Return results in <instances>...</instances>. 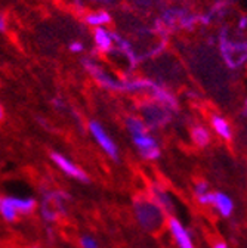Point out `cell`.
<instances>
[{
  "label": "cell",
  "instance_id": "6da1fadb",
  "mask_svg": "<svg viewBox=\"0 0 247 248\" xmlns=\"http://www.w3.org/2000/svg\"><path fill=\"white\" fill-rule=\"evenodd\" d=\"M133 213L139 226L148 232H157L165 225L166 213L151 197H136L133 200Z\"/></svg>",
  "mask_w": 247,
  "mask_h": 248
},
{
  "label": "cell",
  "instance_id": "7a4b0ae2",
  "mask_svg": "<svg viewBox=\"0 0 247 248\" xmlns=\"http://www.w3.org/2000/svg\"><path fill=\"white\" fill-rule=\"evenodd\" d=\"M36 208H37V201L33 197H16V195L0 197V217L8 223L16 222L19 216L33 214Z\"/></svg>",
  "mask_w": 247,
  "mask_h": 248
},
{
  "label": "cell",
  "instance_id": "3957f363",
  "mask_svg": "<svg viewBox=\"0 0 247 248\" xmlns=\"http://www.w3.org/2000/svg\"><path fill=\"white\" fill-rule=\"evenodd\" d=\"M87 129H89L92 138L95 139V142L104 151L107 157H110L113 161H118V146L113 140V138L108 135V132L104 129L102 124L97 120H90L87 123Z\"/></svg>",
  "mask_w": 247,
  "mask_h": 248
},
{
  "label": "cell",
  "instance_id": "277c9868",
  "mask_svg": "<svg viewBox=\"0 0 247 248\" xmlns=\"http://www.w3.org/2000/svg\"><path fill=\"white\" fill-rule=\"evenodd\" d=\"M82 64L84 67L86 71H89L97 80V83L102 87H105L107 90H113V92H125V81L115 80L114 77H111L110 74H107L98 64H95L92 59H83Z\"/></svg>",
  "mask_w": 247,
  "mask_h": 248
},
{
  "label": "cell",
  "instance_id": "5b68a950",
  "mask_svg": "<svg viewBox=\"0 0 247 248\" xmlns=\"http://www.w3.org/2000/svg\"><path fill=\"white\" fill-rule=\"evenodd\" d=\"M142 114H144V121L148 126V129H160L170 121L172 118V112L170 109H167L166 107L160 105V104H148L144 105L142 108Z\"/></svg>",
  "mask_w": 247,
  "mask_h": 248
},
{
  "label": "cell",
  "instance_id": "8992f818",
  "mask_svg": "<svg viewBox=\"0 0 247 248\" xmlns=\"http://www.w3.org/2000/svg\"><path fill=\"white\" fill-rule=\"evenodd\" d=\"M50 160H52V163H53L61 171H63L66 176H68L70 179H74V180L83 182V183H87V182H89L87 173H86L83 169H80L74 161H71L68 157H66L64 154L53 151V152H50Z\"/></svg>",
  "mask_w": 247,
  "mask_h": 248
},
{
  "label": "cell",
  "instance_id": "52a82bcc",
  "mask_svg": "<svg viewBox=\"0 0 247 248\" xmlns=\"http://www.w3.org/2000/svg\"><path fill=\"white\" fill-rule=\"evenodd\" d=\"M197 202L201 204V205H212V207H214V210L218 211L222 217H230L232 214V211H234V201H232V198L228 194L219 192V191H216V192L210 191L203 198H200Z\"/></svg>",
  "mask_w": 247,
  "mask_h": 248
},
{
  "label": "cell",
  "instance_id": "ba28073f",
  "mask_svg": "<svg viewBox=\"0 0 247 248\" xmlns=\"http://www.w3.org/2000/svg\"><path fill=\"white\" fill-rule=\"evenodd\" d=\"M133 145L136 146L139 155L147 160V161H156L162 157V149L157 143V140L152 136H149L148 133L144 135H138V136H132Z\"/></svg>",
  "mask_w": 247,
  "mask_h": 248
},
{
  "label": "cell",
  "instance_id": "9c48e42d",
  "mask_svg": "<svg viewBox=\"0 0 247 248\" xmlns=\"http://www.w3.org/2000/svg\"><path fill=\"white\" fill-rule=\"evenodd\" d=\"M221 49H222L227 64L232 68L241 65V62L247 59V42L231 43L225 37H221Z\"/></svg>",
  "mask_w": 247,
  "mask_h": 248
},
{
  "label": "cell",
  "instance_id": "30bf717a",
  "mask_svg": "<svg viewBox=\"0 0 247 248\" xmlns=\"http://www.w3.org/2000/svg\"><path fill=\"white\" fill-rule=\"evenodd\" d=\"M167 228H169V232L173 236V241L176 242L178 248H196L188 229L181 223L179 219L170 216L167 220Z\"/></svg>",
  "mask_w": 247,
  "mask_h": 248
},
{
  "label": "cell",
  "instance_id": "8fae6325",
  "mask_svg": "<svg viewBox=\"0 0 247 248\" xmlns=\"http://www.w3.org/2000/svg\"><path fill=\"white\" fill-rule=\"evenodd\" d=\"M68 200H70V195L63 189H48L46 192H43V198H42V201H46L48 204H50L59 213V216L67 214L66 204Z\"/></svg>",
  "mask_w": 247,
  "mask_h": 248
},
{
  "label": "cell",
  "instance_id": "7c38bea8",
  "mask_svg": "<svg viewBox=\"0 0 247 248\" xmlns=\"http://www.w3.org/2000/svg\"><path fill=\"white\" fill-rule=\"evenodd\" d=\"M149 192H151V198L154 200V202H157L166 214L173 213V210H175L173 200L163 186H160L157 183H152L151 188H149Z\"/></svg>",
  "mask_w": 247,
  "mask_h": 248
},
{
  "label": "cell",
  "instance_id": "4fadbf2b",
  "mask_svg": "<svg viewBox=\"0 0 247 248\" xmlns=\"http://www.w3.org/2000/svg\"><path fill=\"white\" fill-rule=\"evenodd\" d=\"M149 92L152 93V98L156 99L157 104L166 107V108L170 109V111L178 109V101H176V98L172 95V93H170L167 89H165V87H162V86H159L157 83H154V81H152V86H151Z\"/></svg>",
  "mask_w": 247,
  "mask_h": 248
},
{
  "label": "cell",
  "instance_id": "5bb4252c",
  "mask_svg": "<svg viewBox=\"0 0 247 248\" xmlns=\"http://www.w3.org/2000/svg\"><path fill=\"white\" fill-rule=\"evenodd\" d=\"M94 39H95V45H97L98 50H101L104 53L113 50L114 40H113V36H111V33L107 28L97 27L95 31H94Z\"/></svg>",
  "mask_w": 247,
  "mask_h": 248
},
{
  "label": "cell",
  "instance_id": "9a60e30c",
  "mask_svg": "<svg viewBox=\"0 0 247 248\" xmlns=\"http://www.w3.org/2000/svg\"><path fill=\"white\" fill-rule=\"evenodd\" d=\"M212 127L214 130V133L218 135L219 138H222L224 140H231L232 139V129H231V124L219 115H213L212 120Z\"/></svg>",
  "mask_w": 247,
  "mask_h": 248
},
{
  "label": "cell",
  "instance_id": "2e32d148",
  "mask_svg": "<svg viewBox=\"0 0 247 248\" xmlns=\"http://www.w3.org/2000/svg\"><path fill=\"white\" fill-rule=\"evenodd\" d=\"M111 36H113V40H114V43L117 45L118 50L126 55V58L131 61V64H132V65H136L138 58H136V55H135V52H133V49H132L131 43H129L128 40L123 39L121 36L115 34V33H111Z\"/></svg>",
  "mask_w": 247,
  "mask_h": 248
},
{
  "label": "cell",
  "instance_id": "e0dca14e",
  "mask_svg": "<svg viewBox=\"0 0 247 248\" xmlns=\"http://www.w3.org/2000/svg\"><path fill=\"white\" fill-rule=\"evenodd\" d=\"M191 139H193V142L197 146L204 148V146H207L210 143L212 135H210V132L204 126H194L191 129Z\"/></svg>",
  "mask_w": 247,
  "mask_h": 248
},
{
  "label": "cell",
  "instance_id": "ac0fdd59",
  "mask_svg": "<svg viewBox=\"0 0 247 248\" xmlns=\"http://www.w3.org/2000/svg\"><path fill=\"white\" fill-rule=\"evenodd\" d=\"M84 22L90 27H102L104 24L111 22V15L105 11H98V12H92L84 16Z\"/></svg>",
  "mask_w": 247,
  "mask_h": 248
},
{
  "label": "cell",
  "instance_id": "d6986e66",
  "mask_svg": "<svg viewBox=\"0 0 247 248\" xmlns=\"http://www.w3.org/2000/svg\"><path fill=\"white\" fill-rule=\"evenodd\" d=\"M126 127L132 136L144 135V133H148V130H149L148 126L145 124V121L142 118H138V117H128L126 118Z\"/></svg>",
  "mask_w": 247,
  "mask_h": 248
},
{
  "label": "cell",
  "instance_id": "ffe728a7",
  "mask_svg": "<svg viewBox=\"0 0 247 248\" xmlns=\"http://www.w3.org/2000/svg\"><path fill=\"white\" fill-rule=\"evenodd\" d=\"M40 214H42V219L45 220V223H48L49 226L56 223L58 219L61 217L59 213L50 204H48L46 201H42V204H40Z\"/></svg>",
  "mask_w": 247,
  "mask_h": 248
},
{
  "label": "cell",
  "instance_id": "44dd1931",
  "mask_svg": "<svg viewBox=\"0 0 247 248\" xmlns=\"http://www.w3.org/2000/svg\"><path fill=\"white\" fill-rule=\"evenodd\" d=\"M210 192V188H209V183L207 182H204V180H200V182H197L196 183V186H194V197H196V200L198 201L200 198H203L206 194H209Z\"/></svg>",
  "mask_w": 247,
  "mask_h": 248
},
{
  "label": "cell",
  "instance_id": "7402d4cb",
  "mask_svg": "<svg viewBox=\"0 0 247 248\" xmlns=\"http://www.w3.org/2000/svg\"><path fill=\"white\" fill-rule=\"evenodd\" d=\"M80 248H99V244L98 241L94 238V236H90V235H83L80 236Z\"/></svg>",
  "mask_w": 247,
  "mask_h": 248
},
{
  "label": "cell",
  "instance_id": "603a6c76",
  "mask_svg": "<svg viewBox=\"0 0 247 248\" xmlns=\"http://www.w3.org/2000/svg\"><path fill=\"white\" fill-rule=\"evenodd\" d=\"M68 49H70L73 53H80V52H83L84 46H83V43H80V42H71L70 46H68Z\"/></svg>",
  "mask_w": 247,
  "mask_h": 248
},
{
  "label": "cell",
  "instance_id": "cb8c5ba5",
  "mask_svg": "<svg viewBox=\"0 0 247 248\" xmlns=\"http://www.w3.org/2000/svg\"><path fill=\"white\" fill-rule=\"evenodd\" d=\"M8 30V21H6V16L5 14L0 12V33H6Z\"/></svg>",
  "mask_w": 247,
  "mask_h": 248
},
{
  "label": "cell",
  "instance_id": "d4e9b609",
  "mask_svg": "<svg viewBox=\"0 0 247 248\" xmlns=\"http://www.w3.org/2000/svg\"><path fill=\"white\" fill-rule=\"evenodd\" d=\"M52 104L55 105V108H63L64 107V102H63V99H61V98H55L52 101Z\"/></svg>",
  "mask_w": 247,
  "mask_h": 248
},
{
  "label": "cell",
  "instance_id": "484cf974",
  "mask_svg": "<svg viewBox=\"0 0 247 248\" xmlns=\"http://www.w3.org/2000/svg\"><path fill=\"white\" fill-rule=\"evenodd\" d=\"M238 27H240V30H244V28L247 27V18H246V16L240 19V24H238Z\"/></svg>",
  "mask_w": 247,
  "mask_h": 248
},
{
  "label": "cell",
  "instance_id": "4316f807",
  "mask_svg": "<svg viewBox=\"0 0 247 248\" xmlns=\"http://www.w3.org/2000/svg\"><path fill=\"white\" fill-rule=\"evenodd\" d=\"M213 248H228V245H227L224 241H221V242H216V244L213 245Z\"/></svg>",
  "mask_w": 247,
  "mask_h": 248
},
{
  "label": "cell",
  "instance_id": "83f0119b",
  "mask_svg": "<svg viewBox=\"0 0 247 248\" xmlns=\"http://www.w3.org/2000/svg\"><path fill=\"white\" fill-rule=\"evenodd\" d=\"M3 118H5V109H3L2 104H0V121H2Z\"/></svg>",
  "mask_w": 247,
  "mask_h": 248
},
{
  "label": "cell",
  "instance_id": "f1b7e54d",
  "mask_svg": "<svg viewBox=\"0 0 247 248\" xmlns=\"http://www.w3.org/2000/svg\"><path fill=\"white\" fill-rule=\"evenodd\" d=\"M243 115H244V117H247V107L244 108V111H243Z\"/></svg>",
  "mask_w": 247,
  "mask_h": 248
},
{
  "label": "cell",
  "instance_id": "f546056e",
  "mask_svg": "<svg viewBox=\"0 0 247 248\" xmlns=\"http://www.w3.org/2000/svg\"><path fill=\"white\" fill-rule=\"evenodd\" d=\"M30 248H40L39 245H33V247H30Z\"/></svg>",
  "mask_w": 247,
  "mask_h": 248
},
{
  "label": "cell",
  "instance_id": "4dcf8cb0",
  "mask_svg": "<svg viewBox=\"0 0 247 248\" xmlns=\"http://www.w3.org/2000/svg\"><path fill=\"white\" fill-rule=\"evenodd\" d=\"M244 104H246V107H247V98H246V102H244Z\"/></svg>",
  "mask_w": 247,
  "mask_h": 248
}]
</instances>
